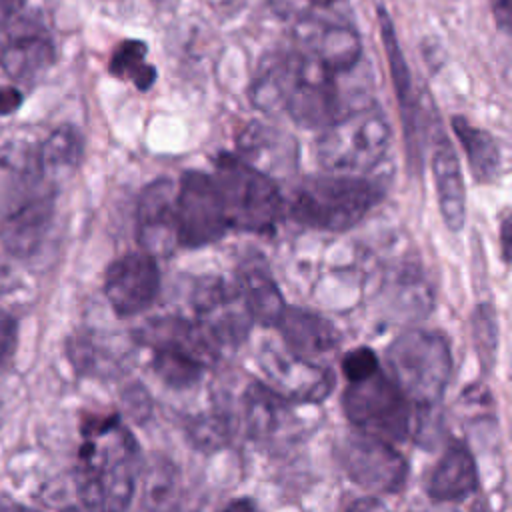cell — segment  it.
<instances>
[{"label":"cell","instance_id":"cell-2","mask_svg":"<svg viewBox=\"0 0 512 512\" xmlns=\"http://www.w3.org/2000/svg\"><path fill=\"white\" fill-rule=\"evenodd\" d=\"M338 72L310 52L272 56L252 86L254 106L286 112L298 126L326 128L340 112Z\"/></svg>","mask_w":512,"mask_h":512},{"label":"cell","instance_id":"cell-35","mask_svg":"<svg viewBox=\"0 0 512 512\" xmlns=\"http://www.w3.org/2000/svg\"><path fill=\"white\" fill-rule=\"evenodd\" d=\"M500 250H502L504 262H508L510 260V216L508 214H504L500 222Z\"/></svg>","mask_w":512,"mask_h":512},{"label":"cell","instance_id":"cell-1","mask_svg":"<svg viewBox=\"0 0 512 512\" xmlns=\"http://www.w3.org/2000/svg\"><path fill=\"white\" fill-rule=\"evenodd\" d=\"M138 464V442L118 414L82 416L74 478L84 512H128Z\"/></svg>","mask_w":512,"mask_h":512},{"label":"cell","instance_id":"cell-18","mask_svg":"<svg viewBox=\"0 0 512 512\" xmlns=\"http://www.w3.org/2000/svg\"><path fill=\"white\" fill-rule=\"evenodd\" d=\"M478 490V470L474 456L462 444L444 450L428 476L426 492L436 502L464 500Z\"/></svg>","mask_w":512,"mask_h":512},{"label":"cell","instance_id":"cell-19","mask_svg":"<svg viewBox=\"0 0 512 512\" xmlns=\"http://www.w3.org/2000/svg\"><path fill=\"white\" fill-rule=\"evenodd\" d=\"M378 20H380V34H382V44L388 56V66H390V76L394 82V90L398 96V106L402 108V118H404V130H406V144L410 148V154H420V128H418V102L414 100L412 92V76L408 70V64L404 60L402 48L398 44L394 26L390 16L386 14L384 8L378 10Z\"/></svg>","mask_w":512,"mask_h":512},{"label":"cell","instance_id":"cell-39","mask_svg":"<svg viewBox=\"0 0 512 512\" xmlns=\"http://www.w3.org/2000/svg\"><path fill=\"white\" fill-rule=\"evenodd\" d=\"M338 0H304V4L308 6H316V8H328L332 4H336Z\"/></svg>","mask_w":512,"mask_h":512},{"label":"cell","instance_id":"cell-10","mask_svg":"<svg viewBox=\"0 0 512 512\" xmlns=\"http://www.w3.org/2000/svg\"><path fill=\"white\" fill-rule=\"evenodd\" d=\"M340 460L352 482L370 496L396 494L404 488L408 464L390 442L352 432L340 448Z\"/></svg>","mask_w":512,"mask_h":512},{"label":"cell","instance_id":"cell-21","mask_svg":"<svg viewBox=\"0 0 512 512\" xmlns=\"http://www.w3.org/2000/svg\"><path fill=\"white\" fill-rule=\"evenodd\" d=\"M288 402L262 382H252L242 394V424L252 440H268L288 424Z\"/></svg>","mask_w":512,"mask_h":512},{"label":"cell","instance_id":"cell-24","mask_svg":"<svg viewBox=\"0 0 512 512\" xmlns=\"http://www.w3.org/2000/svg\"><path fill=\"white\" fill-rule=\"evenodd\" d=\"M54 62V48L48 38L26 34L10 40L0 52V66L16 82L38 80Z\"/></svg>","mask_w":512,"mask_h":512},{"label":"cell","instance_id":"cell-12","mask_svg":"<svg viewBox=\"0 0 512 512\" xmlns=\"http://www.w3.org/2000/svg\"><path fill=\"white\" fill-rule=\"evenodd\" d=\"M260 366L268 386L286 402H322L334 386L330 370L292 352L282 356L278 350H266L260 356Z\"/></svg>","mask_w":512,"mask_h":512},{"label":"cell","instance_id":"cell-31","mask_svg":"<svg viewBox=\"0 0 512 512\" xmlns=\"http://www.w3.org/2000/svg\"><path fill=\"white\" fill-rule=\"evenodd\" d=\"M124 404H126L128 412L138 422H142V418H146L150 414V396L138 384H132V386H128V390H124Z\"/></svg>","mask_w":512,"mask_h":512},{"label":"cell","instance_id":"cell-3","mask_svg":"<svg viewBox=\"0 0 512 512\" xmlns=\"http://www.w3.org/2000/svg\"><path fill=\"white\" fill-rule=\"evenodd\" d=\"M386 364L392 382L410 404L432 408L452 376L450 342L438 330H406L388 346Z\"/></svg>","mask_w":512,"mask_h":512},{"label":"cell","instance_id":"cell-34","mask_svg":"<svg viewBox=\"0 0 512 512\" xmlns=\"http://www.w3.org/2000/svg\"><path fill=\"white\" fill-rule=\"evenodd\" d=\"M492 14L496 26L504 32L510 30V0H492Z\"/></svg>","mask_w":512,"mask_h":512},{"label":"cell","instance_id":"cell-25","mask_svg":"<svg viewBox=\"0 0 512 512\" xmlns=\"http://www.w3.org/2000/svg\"><path fill=\"white\" fill-rule=\"evenodd\" d=\"M82 134L70 126L64 124L56 128L38 148V164L40 172L46 184H54L62 178H68L82 160Z\"/></svg>","mask_w":512,"mask_h":512},{"label":"cell","instance_id":"cell-15","mask_svg":"<svg viewBox=\"0 0 512 512\" xmlns=\"http://www.w3.org/2000/svg\"><path fill=\"white\" fill-rule=\"evenodd\" d=\"M54 214V190H44L0 224L4 248L18 258L30 256L42 244Z\"/></svg>","mask_w":512,"mask_h":512},{"label":"cell","instance_id":"cell-8","mask_svg":"<svg viewBox=\"0 0 512 512\" xmlns=\"http://www.w3.org/2000/svg\"><path fill=\"white\" fill-rule=\"evenodd\" d=\"M342 408L356 432L390 444L402 442L410 434L412 404L382 368L346 382Z\"/></svg>","mask_w":512,"mask_h":512},{"label":"cell","instance_id":"cell-30","mask_svg":"<svg viewBox=\"0 0 512 512\" xmlns=\"http://www.w3.org/2000/svg\"><path fill=\"white\" fill-rule=\"evenodd\" d=\"M16 340H18L16 318L10 312L0 310V366L12 356L16 348Z\"/></svg>","mask_w":512,"mask_h":512},{"label":"cell","instance_id":"cell-27","mask_svg":"<svg viewBox=\"0 0 512 512\" xmlns=\"http://www.w3.org/2000/svg\"><path fill=\"white\" fill-rule=\"evenodd\" d=\"M232 418L226 410L214 408L210 412L198 414L188 424V438L192 446L204 452H216L230 442Z\"/></svg>","mask_w":512,"mask_h":512},{"label":"cell","instance_id":"cell-40","mask_svg":"<svg viewBox=\"0 0 512 512\" xmlns=\"http://www.w3.org/2000/svg\"><path fill=\"white\" fill-rule=\"evenodd\" d=\"M472 512H486V508L480 504V502H476V506H474V510Z\"/></svg>","mask_w":512,"mask_h":512},{"label":"cell","instance_id":"cell-41","mask_svg":"<svg viewBox=\"0 0 512 512\" xmlns=\"http://www.w3.org/2000/svg\"><path fill=\"white\" fill-rule=\"evenodd\" d=\"M64 512H80V510H76V508H68V510H64Z\"/></svg>","mask_w":512,"mask_h":512},{"label":"cell","instance_id":"cell-7","mask_svg":"<svg viewBox=\"0 0 512 512\" xmlns=\"http://www.w3.org/2000/svg\"><path fill=\"white\" fill-rule=\"evenodd\" d=\"M136 338L152 350L156 376L176 390L196 384L218 354L196 322L178 316L150 320Z\"/></svg>","mask_w":512,"mask_h":512},{"label":"cell","instance_id":"cell-32","mask_svg":"<svg viewBox=\"0 0 512 512\" xmlns=\"http://www.w3.org/2000/svg\"><path fill=\"white\" fill-rule=\"evenodd\" d=\"M24 102L22 90L14 86H0V116L14 114Z\"/></svg>","mask_w":512,"mask_h":512},{"label":"cell","instance_id":"cell-33","mask_svg":"<svg viewBox=\"0 0 512 512\" xmlns=\"http://www.w3.org/2000/svg\"><path fill=\"white\" fill-rule=\"evenodd\" d=\"M346 512H388L386 504L378 496H362L354 500Z\"/></svg>","mask_w":512,"mask_h":512},{"label":"cell","instance_id":"cell-36","mask_svg":"<svg viewBox=\"0 0 512 512\" xmlns=\"http://www.w3.org/2000/svg\"><path fill=\"white\" fill-rule=\"evenodd\" d=\"M26 0H0V26H4L16 12L24 6Z\"/></svg>","mask_w":512,"mask_h":512},{"label":"cell","instance_id":"cell-16","mask_svg":"<svg viewBox=\"0 0 512 512\" xmlns=\"http://www.w3.org/2000/svg\"><path fill=\"white\" fill-rule=\"evenodd\" d=\"M276 328L280 330L288 352L310 362L332 352L340 342V334L332 322L302 308L286 306Z\"/></svg>","mask_w":512,"mask_h":512},{"label":"cell","instance_id":"cell-17","mask_svg":"<svg viewBox=\"0 0 512 512\" xmlns=\"http://www.w3.org/2000/svg\"><path fill=\"white\" fill-rule=\"evenodd\" d=\"M432 174L444 224L452 232H458L466 222V188L460 160L452 144L442 136L432 150Z\"/></svg>","mask_w":512,"mask_h":512},{"label":"cell","instance_id":"cell-6","mask_svg":"<svg viewBox=\"0 0 512 512\" xmlns=\"http://www.w3.org/2000/svg\"><path fill=\"white\" fill-rule=\"evenodd\" d=\"M390 124L380 106L350 110L324 128L316 158L328 172H362L378 164L390 144Z\"/></svg>","mask_w":512,"mask_h":512},{"label":"cell","instance_id":"cell-22","mask_svg":"<svg viewBox=\"0 0 512 512\" xmlns=\"http://www.w3.org/2000/svg\"><path fill=\"white\" fill-rule=\"evenodd\" d=\"M182 500V474L178 466L154 454L142 470L138 512H178Z\"/></svg>","mask_w":512,"mask_h":512},{"label":"cell","instance_id":"cell-5","mask_svg":"<svg viewBox=\"0 0 512 512\" xmlns=\"http://www.w3.org/2000/svg\"><path fill=\"white\" fill-rule=\"evenodd\" d=\"M212 178L230 228L254 234L274 232L284 212V200L268 174L222 152L214 162Z\"/></svg>","mask_w":512,"mask_h":512},{"label":"cell","instance_id":"cell-20","mask_svg":"<svg viewBox=\"0 0 512 512\" xmlns=\"http://www.w3.org/2000/svg\"><path fill=\"white\" fill-rule=\"evenodd\" d=\"M238 294L252 322L262 326H276L286 310V302L262 262L242 266L238 274Z\"/></svg>","mask_w":512,"mask_h":512},{"label":"cell","instance_id":"cell-4","mask_svg":"<svg viewBox=\"0 0 512 512\" xmlns=\"http://www.w3.org/2000/svg\"><path fill=\"white\" fill-rule=\"evenodd\" d=\"M378 198L380 190L362 176H308L292 196L290 216L308 228L344 232L356 226Z\"/></svg>","mask_w":512,"mask_h":512},{"label":"cell","instance_id":"cell-38","mask_svg":"<svg viewBox=\"0 0 512 512\" xmlns=\"http://www.w3.org/2000/svg\"><path fill=\"white\" fill-rule=\"evenodd\" d=\"M0 512H36V510L12 500L10 496H0Z\"/></svg>","mask_w":512,"mask_h":512},{"label":"cell","instance_id":"cell-26","mask_svg":"<svg viewBox=\"0 0 512 512\" xmlns=\"http://www.w3.org/2000/svg\"><path fill=\"white\" fill-rule=\"evenodd\" d=\"M146 44L142 40H122L110 54L108 72L132 82L138 90H148L156 82V68L146 60Z\"/></svg>","mask_w":512,"mask_h":512},{"label":"cell","instance_id":"cell-28","mask_svg":"<svg viewBox=\"0 0 512 512\" xmlns=\"http://www.w3.org/2000/svg\"><path fill=\"white\" fill-rule=\"evenodd\" d=\"M340 366H342V374H344L346 382H354V380H360V378L376 372L380 368V360L372 348L358 346V348L346 352Z\"/></svg>","mask_w":512,"mask_h":512},{"label":"cell","instance_id":"cell-14","mask_svg":"<svg viewBox=\"0 0 512 512\" xmlns=\"http://www.w3.org/2000/svg\"><path fill=\"white\" fill-rule=\"evenodd\" d=\"M44 178L36 148L28 144H8L0 148V224L18 208L44 190Z\"/></svg>","mask_w":512,"mask_h":512},{"label":"cell","instance_id":"cell-13","mask_svg":"<svg viewBox=\"0 0 512 512\" xmlns=\"http://www.w3.org/2000/svg\"><path fill=\"white\" fill-rule=\"evenodd\" d=\"M176 184L168 178L150 182L138 200V242L150 256L168 254L178 246L174 224Z\"/></svg>","mask_w":512,"mask_h":512},{"label":"cell","instance_id":"cell-23","mask_svg":"<svg viewBox=\"0 0 512 512\" xmlns=\"http://www.w3.org/2000/svg\"><path fill=\"white\" fill-rule=\"evenodd\" d=\"M452 130L464 148L474 180L480 184H492L498 180L502 170V154L496 138L462 116L452 118Z\"/></svg>","mask_w":512,"mask_h":512},{"label":"cell","instance_id":"cell-29","mask_svg":"<svg viewBox=\"0 0 512 512\" xmlns=\"http://www.w3.org/2000/svg\"><path fill=\"white\" fill-rule=\"evenodd\" d=\"M474 338L478 346V354H492L498 344V326L494 318V310L488 304H480L474 312Z\"/></svg>","mask_w":512,"mask_h":512},{"label":"cell","instance_id":"cell-11","mask_svg":"<svg viewBox=\"0 0 512 512\" xmlns=\"http://www.w3.org/2000/svg\"><path fill=\"white\" fill-rule=\"evenodd\" d=\"M160 290V270L156 258L144 250L128 252L114 260L104 278V294L120 318L148 310Z\"/></svg>","mask_w":512,"mask_h":512},{"label":"cell","instance_id":"cell-37","mask_svg":"<svg viewBox=\"0 0 512 512\" xmlns=\"http://www.w3.org/2000/svg\"><path fill=\"white\" fill-rule=\"evenodd\" d=\"M222 512H256V504L252 498H236V500H230Z\"/></svg>","mask_w":512,"mask_h":512},{"label":"cell","instance_id":"cell-9","mask_svg":"<svg viewBox=\"0 0 512 512\" xmlns=\"http://www.w3.org/2000/svg\"><path fill=\"white\" fill-rule=\"evenodd\" d=\"M174 224L178 246L184 248L212 244L230 230L212 174L200 170L182 174L174 196Z\"/></svg>","mask_w":512,"mask_h":512}]
</instances>
